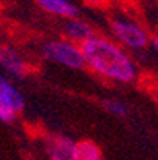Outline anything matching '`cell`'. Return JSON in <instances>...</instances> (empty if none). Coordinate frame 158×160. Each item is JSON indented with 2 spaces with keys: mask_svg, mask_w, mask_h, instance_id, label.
Wrapping results in <instances>:
<instances>
[{
  "mask_svg": "<svg viewBox=\"0 0 158 160\" xmlns=\"http://www.w3.org/2000/svg\"><path fill=\"white\" fill-rule=\"evenodd\" d=\"M85 65L97 73L120 82H131L136 78V67L131 59L106 38L92 37L82 43Z\"/></svg>",
  "mask_w": 158,
  "mask_h": 160,
  "instance_id": "1",
  "label": "cell"
},
{
  "mask_svg": "<svg viewBox=\"0 0 158 160\" xmlns=\"http://www.w3.org/2000/svg\"><path fill=\"white\" fill-rule=\"evenodd\" d=\"M43 57L54 63L79 70L85 65L82 49L73 41H49L43 48Z\"/></svg>",
  "mask_w": 158,
  "mask_h": 160,
  "instance_id": "2",
  "label": "cell"
},
{
  "mask_svg": "<svg viewBox=\"0 0 158 160\" xmlns=\"http://www.w3.org/2000/svg\"><path fill=\"white\" fill-rule=\"evenodd\" d=\"M112 30H114L116 37L122 44L133 49H142L149 44V35L146 30H142L139 26H136L134 22L130 21H114L112 24Z\"/></svg>",
  "mask_w": 158,
  "mask_h": 160,
  "instance_id": "3",
  "label": "cell"
},
{
  "mask_svg": "<svg viewBox=\"0 0 158 160\" xmlns=\"http://www.w3.org/2000/svg\"><path fill=\"white\" fill-rule=\"evenodd\" d=\"M46 151L51 160H79L78 143L62 135L49 136L46 141Z\"/></svg>",
  "mask_w": 158,
  "mask_h": 160,
  "instance_id": "4",
  "label": "cell"
},
{
  "mask_svg": "<svg viewBox=\"0 0 158 160\" xmlns=\"http://www.w3.org/2000/svg\"><path fill=\"white\" fill-rule=\"evenodd\" d=\"M0 65L14 79H24L27 75V65L22 56L13 46H0Z\"/></svg>",
  "mask_w": 158,
  "mask_h": 160,
  "instance_id": "5",
  "label": "cell"
},
{
  "mask_svg": "<svg viewBox=\"0 0 158 160\" xmlns=\"http://www.w3.org/2000/svg\"><path fill=\"white\" fill-rule=\"evenodd\" d=\"M36 2L44 11L60 18H76L78 14V8L71 0H36Z\"/></svg>",
  "mask_w": 158,
  "mask_h": 160,
  "instance_id": "6",
  "label": "cell"
},
{
  "mask_svg": "<svg viewBox=\"0 0 158 160\" xmlns=\"http://www.w3.org/2000/svg\"><path fill=\"white\" fill-rule=\"evenodd\" d=\"M0 94H2V97L5 98V102L10 105V108L14 112L22 111V108H24V97L17 90V87L13 86L3 76H0Z\"/></svg>",
  "mask_w": 158,
  "mask_h": 160,
  "instance_id": "7",
  "label": "cell"
},
{
  "mask_svg": "<svg viewBox=\"0 0 158 160\" xmlns=\"http://www.w3.org/2000/svg\"><path fill=\"white\" fill-rule=\"evenodd\" d=\"M65 33L70 37L71 41H79V43H84L89 38L95 37L93 35V29L90 27L89 24H85L84 21L71 19V18H70V21L66 22V26H65Z\"/></svg>",
  "mask_w": 158,
  "mask_h": 160,
  "instance_id": "8",
  "label": "cell"
},
{
  "mask_svg": "<svg viewBox=\"0 0 158 160\" xmlns=\"http://www.w3.org/2000/svg\"><path fill=\"white\" fill-rule=\"evenodd\" d=\"M78 158L79 160H104L101 151L92 141L78 143Z\"/></svg>",
  "mask_w": 158,
  "mask_h": 160,
  "instance_id": "9",
  "label": "cell"
},
{
  "mask_svg": "<svg viewBox=\"0 0 158 160\" xmlns=\"http://www.w3.org/2000/svg\"><path fill=\"white\" fill-rule=\"evenodd\" d=\"M103 108L106 111H109L111 114H116V116H125L128 112V108L125 103L119 102V100H114V98H108V100H103Z\"/></svg>",
  "mask_w": 158,
  "mask_h": 160,
  "instance_id": "10",
  "label": "cell"
},
{
  "mask_svg": "<svg viewBox=\"0 0 158 160\" xmlns=\"http://www.w3.org/2000/svg\"><path fill=\"white\" fill-rule=\"evenodd\" d=\"M16 112L10 108V105L5 102V98L0 94V121L2 122H13Z\"/></svg>",
  "mask_w": 158,
  "mask_h": 160,
  "instance_id": "11",
  "label": "cell"
},
{
  "mask_svg": "<svg viewBox=\"0 0 158 160\" xmlns=\"http://www.w3.org/2000/svg\"><path fill=\"white\" fill-rule=\"evenodd\" d=\"M152 44H153V49H155V52H156V56H158V38H155V40L152 41Z\"/></svg>",
  "mask_w": 158,
  "mask_h": 160,
  "instance_id": "12",
  "label": "cell"
},
{
  "mask_svg": "<svg viewBox=\"0 0 158 160\" xmlns=\"http://www.w3.org/2000/svg\"><path fill=\"white\" fill-rule=\"evenodd\" d=\"M85 2H89V3H95V5H98V3H101L103 0H85Z\"/></svg>",
  "mask_w": 158,
  "mask_h": 160,
  "instance_id": "13",
  "label": "cell"
}]
</instances>
